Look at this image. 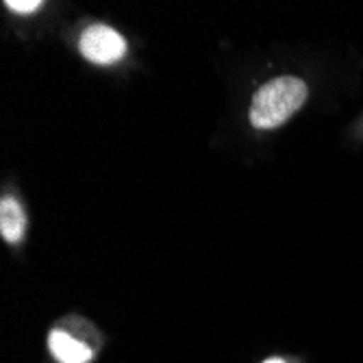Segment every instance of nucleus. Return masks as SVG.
Listing matches in <instances>:
<instances>
[{"label": "nucleus", "instance_id": "4", "mask_svg": "<svg viewBox=\"0 0 363 363\" xmlns=\"http://www.w3.org/2000/svg\"><path fill=\"white\" fill-rule=\"evenodd\" d=\"M26 233V213L13 196L0 201V235L9 244H20Z\"/></svg>", "mask_w": 363, "mask_h": 363}, {"label": "nucleus", "instance_id": "6", "mask_svg": "<svg viewBox=\"0 0 363 363\" xmlns=\"http://www.w3.org/2000/svg\"><path fill=\"white\" fill-rule=\"evenodd\" d=\"M263 363H287V361L283 357H270V359H266Z\"/></svg>", "mask_w": 363, "mask_h": 363}, {"label": "nucleus", "instance_id": "3", "mask_svg": "<svg viewBox=\"0 0 363 363\" xmlns=\"http://www.w3.org/2000/svg\"><path fill=\"white\" fill-rule=\"evenodd\" d=\"M48 350L59 363H89L94 359L89 344L77 340L68 331H61V328H52L48 333Z\"/></svg>", "mask_w": 363, "mask_h": 363}, {"label": "nucleus", "instance_id": "5", "mask_svg": "<svg viewBox=\"0 0 363 363\" xmlns=\"http://www.w3.org/2000/svg\"><path fill=\"white\" fill-rule=\"evenodd\" d=\"M44 3L42 0H7L5 7L13 13H20V16H28V13H35L40 11Z\"/></svg>", "mask_w": 363, "mask_h": 363}, {"label": "nucleus", "instance_id": "2", "mask_svg": "<svg viewBox=\"0 0 363 363\" xmlns=\"http://www.w3.org/2000/svg\"><path fill=\"white\" fill-rule=\"evenodd\" d=\"M79 50L89 63L111 65L126 55V40L107 24H89L81 33Z\"/></svg>", "mask_w": 363, "mask_h": 363}, {"label": "nucleus", "instance_id": "1", "mask_svg": "<svg viewBox=\"0 0 363 363\" xmlns=\"http://www.w3.org/2000/svg\"><path fill=\"white\" fill-rule=\"evenodd\" d=\"M309 96V87L298 77H277L263 83L248 109L250 124L259 130H270L285 124L296 111H298Z\"/></svg>", "mask_w": 363, "mask_h": 363}]
</instances>
